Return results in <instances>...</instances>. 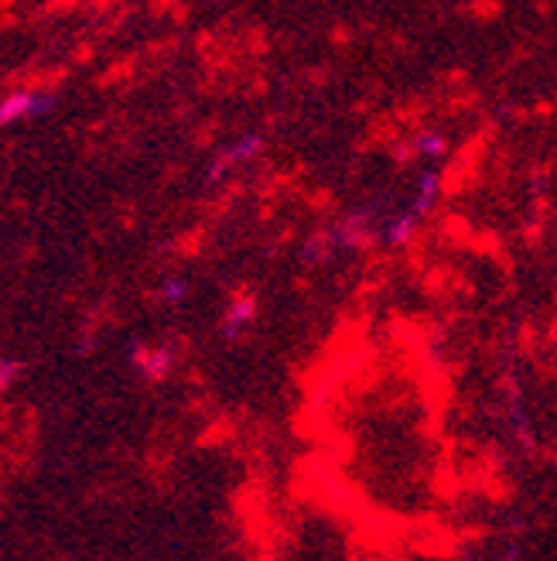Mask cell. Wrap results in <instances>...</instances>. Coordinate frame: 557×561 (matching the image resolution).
I'll return each instance as SVG.
<instances>
[{"label": "cell", "instance_id": "9", "mask_svg": "<svg viewBox=\"0 0 557 561\" xmlns=\"http://www.w3.org/2000/svg\"><path fill=\"white\" fill-rule=\"evenodd\" d=\"M18 374V367H14V363H0V387H8V380Z\"/></svg>", "mask_w": 557, "mask_h": 561}, {"label": "cell", "instance_id": "8", "mask_svg": "<svg viewBox=\"0 0 557 561\" xmlns=\"http://www.w3.org/2000/svg\"><path fill=\"white\" fill-rule=\"evenodd\" d=\"M51 96H45V93H35V100H32V117H38V114H48L51 110Z\"/></svg>", "mask_w": 557, "mask_h": 561}, {"label": "cell", "instance_id": "5", "mask_svg": "<svg viewBox=\"0 0 557 561\" xmlns=\"http://www.w3.org/2000/svg\"><path fill=\"white\" fill-rule=\"evenodd\" d=\"M254 319V301H240V305H233V312H230V319H227V340H233V335Z\"/></svg>", "mask_w": 557, "mask_h": 561}, {"label": "cell", "instance_id": "2", "mask_svg": "<svg viewBox=\"0 0 557 561\" xmlns=\"http://www.w3.org/2000/svg\"><path fill=\"white\" fill-rule=\"evenodd\" d=\"M32 100H35V93H11L8 100H0V124H11L18 117H32Z\"/></svg>", "mask_w": 557, "mask_h": 561}, {"label": "cell", "instance_id": "3", "mask_svg": "<svg viewBox=\"0 0 557 561\" xmlns=\"http://www.w3.org/2000/svg\"><path fill=\"white\" fill-rule=\"evenodd\" d=\"M438 192H441V179H438L434 172H425V175H421V185H417V199H414L410 209H414L417 216H425V213L434 206Z\"/></svg>", "mask_w": 557, "mask_h": 561}, {"label": "cell", "instance_id": "1", "mask_svg": "<svg viewBox=\"0 0 557 561\" xmlns=\"http://www.w3.org/2000/svg\"><path fill=\"white\" fill-rule=\"evenodd\" d=\"M264 148V140L257 137V134H250V137H243V145H236V148H230V151H222L219 158H216V164H212V172H209V182H216V179H222V172H227L230 164H236V161H246V158H254L257 151Z\"/></svg>", "mask_w": 557, "mask_h": 561}, {"label": "cell", "instance_id": "6", "mask_svg": "<svg viewBox=\"0 0 557 561\" xmlns=\"http://www.w3.org/2000/svg\"><path fill=\"white\" fill-rule=\"evenodd\" d=\"M417 151L428 154V158H441L444 151H449V140H444L441 134H421L417 137Z\"/></svg>", "mask_w": 557, "mask_h": 561}, {"label": "cell", "instance_id": "4", "mask_svg": "<svg viewBox=\"0 0 557 561\" xmlns=\"http://www.w3.org/2000/svg\"><path fill=\"white\" fill-rule=\"evenodd\" d=\"M417 216L414 209L410 213H404V216H397L394 222H390V230H386V240L394 243V247H401V243H407L410 240V233H414V227H417Z\"/></svg>", "mask_w": 557, "mask_h": 561}, {"label": "cell", "instance_id": "7", "mask_svg": "<svg viewBox=\"0 0 557 561\" xmlns=\"http://www.w3.org/2000/svg\"><path fill=\"white\" fill-rule=\"evenodd\" d=\"M185 291H188V288H185V280H178V277H175V280H169V285H164V298H169V301H182V298H185Z\"/></svg>", "mask_w": 557, "mask_h": 561}]
</instances>
